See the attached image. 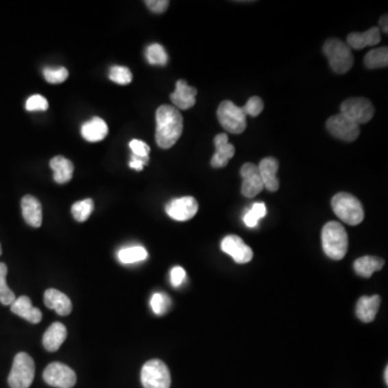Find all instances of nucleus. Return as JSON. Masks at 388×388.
<instances>
[{"mask_svg": "<svg viewBox=\"0 0 388 388\" xmlns=\"http://www.w3.org/2000/svg\"><path fill=\"white\" fill-rule=\"evenodd\" d=\"M108 134V125L104 120L94 117L86 122L81 127V135L90 142H97L104 140Z\"/></svg>", "mask_w": 388, "mask_h": 388, "instance_id": "21", "label": "nucleus"}, {"mask_svg": "<svg viewBox=\"0 0 388 388\" xmlns=\"http://www.w3.org/2000/svg\"><path fill=\"white\" fill-rule=\"evenodd\" d=\"M94 209V202L92 198H86L83 201H79L71 207V214L74 218L79 222H84L89 219L92 211Z\"/></svg>", "mask_w": 388, "mask_h": 388, "instance_id": "29", "label": "nucleus"}, {"mask_svg": "<svg viewBox=\"0 0 388 388\" xmlns=\"http://www.w3.org/2000/svg\"><path fill=\"white\" fill-rule=\"evenodd\" d=\"M43 77L49 83H62L68 78V70L65 67H59V68L47 67L43 69Z\"/></svg>", "mask_w": 388, "mask_h": 388, "instance_id": "34", "label": "nucleus"}, {"mask_svg": "<svg viewBox=\"0 0 388 388\" xmlns=\"http://www.w3.org/2000/svg\"><path fill=\"white\" fill-rule=\"evenodd\" d=\"M196 88L188 86L185 80H178L176 83V90L170 94V101L175 105V108L187 110L196 105Z\"/></svg>", "mask_w": 388, "mask_h": 388, "instance_id": "15", "label": "nucleus"}, {"mask_svg": "<svg viewBox=\"0 0 388 388\" xmlns=\"http://www.w3.org/2000/svg\"><path fill=\"white\" fill-rule=\"evenodd\" d=\"M67 337V329L61 322H53L43 335V346L49 352H56Z\"/></svg>", "mask_w": 388, "mask_h": 388, "instance_id": "20", "label": "nucleus"}, {"mask_svg": "<svg viewBox=\"0 0 388 388\" xmlns=\"http://www.w3.org/2000/svg\"><path fill=\"white\" fill-rule=\"evenodd\" d=\"M144 388H170L172 380L168 365L160 359L147 361L142 369Z\"/></svg>", "mask_w": 388, "mask_h": 388, "instance_id": "7", "label": "nucleus"}, {"mask_svg": "<svg viewBox=\"0 0 388 388\" xmlns=\"http://www.w3.org/2000/svg\"><path fill=\"white\" fill-rule=\"evenodd\" d=\"M380 41V29L372 27L365 33H352L348 36V46L361 50L368 46H376Z\"/></svg>", "mask_w": 388, "mask_h": 388, "instance_id": "24", "label": "nucleus"}, {"mask_svg": "<svg viewBox=\"0 0 388 388\" xmlns=\"http://www.w3.org/2000/svg\"><path fill=\"white\" fill-rule=\"evenodd\" d=\"M374 106L368 99L352 97L341 105V114L355 122L356 125H363L370 121L374 116Z\"/></svg>", "mask_w": 388, "mask_h": 388, "instance_id": "8", "label": "nucleus"}, {"mask_svg": "<svg viewBox=\"0 0 388 388\" xmlns=\"http://www.w3.org/2000/svg\"><path fill=\"white\" fill-rule=\"evenodd\" d=\"M43 301L50 310L55 311L61 316H67L73 311V303L70 299L67 297L66 294L60 290L53 289V288L46 290Z\"/></svg>", "mask_w": 388, "mask_h": 388, "instance_id": "17", "label": "nucleus"}, {"mask_svg": "<svg viewBox=\"0 0 388 388\" xmlns=\"http://www.w3.org/2000/svg\"><path fill=\"white\" fill-rule=\"evenodd\" d=\"M384 267L383 259L378 257L365 256L357 259L354 263V269L356 273L365 279L372 276L373 273L380 271Z\"/></svg>", "mask_w": 388, "mask_h": 388, "instance_id": "25", "label": "nucleus"}, {"mask_svg": "<svg viewBox=\"0 0 388 388\" xmlns=\"http://www.w3.org/2000/svg\"><path fill=\"white\" fill-rule=\"evenodd\" d=\"M148 163H149V157H140L132 155L129 165V168H133V170L140 172V170H144V166L147 165Z\"/></svg>", "mask_w": 388, "mask_h": 388, "instance_id": "40", "label": "nucleus"}, {"mask_svg": "<svg viewBox=\"0 0 388 388\" xmlns=\"http://www.w3.org/2000/svg\"><path fill=\"white\" fill-rule=\"evenodd\" d=\"M279 168V161L272 157H264L258 166L264 188H267L271 192H275L279 188V181L276 177Z\"/></svg>", "mask_w": 388, "mask_h": 388, "instance_id": "16", "label": "nucleus"}, {"mask_svg": "<svg viewBox=\"0 0 388 388\" xmlns=\"http://www.w3.org/2000/svg\"><path fill=\"white\" fill-rule=\"evenodd\" d=\"M246 116L243 107L236 106L231 101L221 103L217 112L220 125L232 134H242L246 129Z\"/></svg>", "mask_w": 388, "mask_h": 388, "instance_id": "6", "label": "nucleus"}, {"mask_svg": "<svg viewBox=\"0 0 388 388\" xmlns=\"http://www.w3.org/2000/svg\"><path fill=\"white\" fill-rule=\"evenodd\" d=\"M22 214L26 224L34 228H39L42 224V206L35 196H25L21 202Z\"/></svg>", "mask_w": 388, "mask_h": 388, "instance_id": "19", "label": "nucleus"}, {"mask_svg": "<svg viewBox=\"0 0 388 388\" xmlns=\"http://www.w3.org/2000/svg\"><path fill=\"white\" fill-rule=\"evenodd\" d=\"M166 214L176 221H188L196 215L198 211V201L192 196H183L170 201L165 206Z\"/></svg>", "mask_w": 388, "mask_h": 388, "instance_id": "11", "label": "nucleus"}, {"mask_svg": "<svg viewBox=\"0 0 388 388\" xmlns=\"http://www.w3.org/2000/svg\"><path fill=\"white\" fill-rule=\"evenodd\" d=\"M155 121V142L157 146L162 149L172 147L183 134V119L181 112L175 107L162 105L157 108Z\"/></svg>", "mask_w": 388, "mask_h": 388, "instance_id": "1", "label": "nucleus"}, {"mask_svg": "<svg viewBox=\"0 0 388 388\" xmlns=\"http://www.w3.org/2000/svg\"><path fill=\"white\" fill-rule=\"evenodd\" d=\"M221 250L231 256L234 261L240 264L247 263L254 256L250 247L237 235L226 236L221 242Z\"/></svg>", "mask_w": 388, "mask_h": 388, "instance_id": "12", "label": "nucleus"}, {"mask_svg": "<svg viewBox=\"0 0 388 388\" xmlns=\"http://www.w3.org/2000/svg\"><path fill=\"white\" fill-rule=\"evenodd\" d=\"M363 63H365V66L367 67V68L370 69L387 67L388 49L386 48V47H383V48L371 50V51L365 56Z\"/></svg>", "mask_w": 388, "mask_h": 388, "instance_id": "27", "label": "nucleus"}, {"mask_svg": "<svg viewBox=\"0 0 388 388\" xmlns=\"http://www.w3.org/2000/svg\"><path fill=\"white\" fill-rule=\"evenodd\" d=\"M11 307V312L24 318L31 324H38L42 320V313L37 307H33L31 300L26 296L16 298Z\"/></svg>", "mask_w": 388, "mask_h": 388, "instance_id": "18", "label": "nucleus"}, {"mask_svg": "<svg viewBox=\"0 0 388 388\" xmlns=\"http://www.w3.org/2000/svg\"><path fill=\"white\" fill-rule=\"evenodd\" d=\"M150 305L155 315H159V316L164 315L168 312V307H170V297L162 292H155L150 300Z\"/></svg>", "mask_w": 388, "mask_h": 388, "instance_id": "32", "label": "nucleus"}, {"mask_svg": "<svg viewBox=\"0 0 388 388\" xmlns=\"http://www.w3.org/2000/svg\"><path fill=\"white\" fill-rule=\"evenodd\" d=\"M129 148L133 151V155L140 157H149L150 147L145 142L138 140H133L129 142Z\"/></svg>", "mask_w": 388, "mask_h": 388, "instance_id": "37", "label": "nucleus"}, {"mask_svg": "<svg viewBox=\"0 0 388 388\" xmlns=\"http://www.w3.org/2000/svg\"><path fill=\"white\" fill-rule=\"evenodd\" d=\"M241 176L243 178L242 183V194L246 198H255L263 190L261 176L259 172L258 166L253 163H246L241 168Z\"/></svg>", "mask_w": 388, "mask_h": 388, "instance_id": "13", "label": "nucleus"}, {"mask_svg": "<svg viewBox=\"0 0 388 388\" xmlns=\"http://www.w3.org/2000/svg\"><path fill=\"white\" fill-rule=\"evenodd\" d=\"M109 79L116 83L127 86L133 80V75L127 67L114 65L109 69Z\"/></svg>", "mask_w": 388, "mask_h": 388, "instance_id": "33", "label": "nucleus"}, {"mask_svg": "<svg viewBox=\"0 0 388 388\" xmlns=\"http://www.w3.org/2000/svg\"><path fill=\"white\" fill-rule=\"evenodd\" d=\"M7 274H8V268L5 263L0 262V303H3V305H11L16 301V297L7 285Z\"/></svg>", "mask_w": 388, "mask_h": 388, "instance_id": "28", "label": "nucleus"}, {"mask_svg": "<svg viewBox=\"0 0 388 388\" xmlns=\"http://www.w3.org/2000/svg\"><path fill=\"white\" fill-rule=\"evenodd\" d=\"M185 279V271L181 267L172 268L170 271V283L172 286L179 287Z\"/></svg>", "mask_w": 388, "mask_h": 388, "instance_id": "39", "label": "nucleus"}, {"mask_svg": "<svg viewBox=\"0 0 388 388\" xmlns=\"http://www.w3.org/2000/svg\"><path fill=\"white\" fill-rule=\"evenodd\" d=\"M330 67L337 74H346L353 67L354 56L350 47L337 38H330L322 47Z\"/></svg>", "mask_w": 388, "mask_h": 388, "instance_id": "4", "label": "nucleus"}, {"mask_svg": "<svg viewBox=\"0 0 388 388\" xmlns=\"http://www.w3.org/2000/svg\"><path fill=\"white\" fill-rule=\"evenodd\" d=\"M43 380L48 385L56 388H73L77 382V376L68 365L53 363L43 371Z\"/></svg>", "mask_w": 388, "mask_h": 388, "instance_id": "9", "label": "nucleus"}, {"mask_svg": "<svg viewBox=\"0 0 388 388\" xmlns=\"http://www.w3.org/2000/svg\"><path fill=\"white\" fill-rule=\"evenodd\" d=\"M380 305V296L372 297H361L358 300L356 307V315L363 322H371L378 314V307Z\"/></svg>", "mask_w": 388, "mask_h": 388, "instance_id": "23", "label": "nucleus"}, {"mask_svg": "<svg viewBox=\"0 0 388 388\" xmlns=\"http://www.w3.org/2000/svg\"><path fill=\"white\" fill-rule=\"evenodd\" d=\"M267 215V207L264 203H255L249 209L248 213L244 216V224L248 228H255L258 224L259 220Z\"/></svg>", "mask_w": 388, "mask_h": 388, "instance_id": "31", "label": "nucleus"}, {"mask_svg": "<svg viewBox=\"0 0 388 388\" xmlns=\"http://www.w3.org/2000/svg\"><path fill=\"white\" fill-rule=\"evenodd\" d=\"M215 155L211 160V165L215 168H224L235 153V148L229 142L228 135L218 134L214 140Z\"/></svg>", "mask_w": 388, "mask_h": 388, "instance_id": "14", "label": "nucleus"}, {"mask_svg": "<svg viewBox=\"0 0 388 388\" xmlns=\"http://www.w3.org/2000/svg\"><path fill=\"white\" fill-rule=\"evenodd\" d=\"M380 28H382V31H383L384 33L387 34V14H385V16H382V18H380Z\"/></svg>", "mask_w": 388, "mask_h": 388, "instance_id": "41", "label": "nucleus"}, {"mask_svg": "<svg viewBox=\"0 0 388 388\" xmlns=\"http://www.w3.org/2000/svg\"><path fill=\"white\" fill-rule=\"evenodd\" d=\"M146 5L155 13H163L168 10L170 1L168 0H147Z\"/></svg>", "mask_w": 388, "mask_h": 388, "instance_id": "38", "label": "nucleus"}, {"mask_svg": "<svg viewBox=\"0 0 388 388\" xmlns=\"http://www.w3.org/2000/svg\"><path fill=\"white\" fill-rule=\"evenodd\" d=\"M148 258V253L145 247L140 245L125 247L120 249L118 253V259L123 264L138 263V262L145 261Z\"/></svg>", "mask_w": 388, "mask_h": 388, "instance_id": "26", "label": "nucleus"}, {"mask_svg": "<svg viewBox=\"0 0 388 388\" xmlns=\"http://www.w3.org/2000/svg\"><path fill=\"white\" fill-rule=\"evenodd\" d=\"M331 207L335 215L350 226H357L365 218L361 201L350 193H337L331 200Z\"/></svg>", "mask_w": 388, "mask_h": 388, "instance_id": "3", "label": "nucleus"}, {"mask_svg": "<svg viewBox=\"0 0 388 388\" xmlns=\"http://www.w3.org/2000/svg\"><path fill=\"white\" fill-rule=\"evenodd\" d=\"M146 59L151 65L164 66L168 62V55L159 43H153L146 49Z\"/></svg>", "mask_w": 388, "mask_h": 388, "instance_id": "30", "label": "nucleus"}, {"mask_svg": "<svg viewBox=\"0 0 388 388\" xmlns=\"http://www.w3.org/2000/svg\"><path fill=\"white\" fill-rule=\"evenodd\" d=\"M326 127L330 134L344 142H354L361 134L359 125H356L355 122L345 117L342 114H335L333 117H330L326 123Z\"/></svg>", "mask_w": 388, "mask_h": 388, "instance_id": "10", "label": "nucleus"}, {"mask_svg": "<svg viewBox=\"0 0 388 388\" xmlns=\"http://www.w3.org/2000/svg\"><path fill=\"white\" fill-rule=\"evenodd\" d=\"M263 107L262 99L259 96H254L249 99L247 104L243 107V109L244 112H246V114H249L251 117H257L261 114Z\"/></svg>", "mask_w": 388, "mask_h": 388, "instance_id": "36", "label": "nucleus"}, {"mask_svg": "<svg viewBox=\"0 0 388 388\" xmlns=\"http://www.w3.org/2000/svg\"><path fill=\"white\" fill-rule=\"evenodd\" d=\"M322 249L333 260H341L348 253V237L344 227L337 221H330L322 228Z\"/></svg>", "mask_w": 388, "mask_h": 388, "instance_id": "2", "label": "nucleus"}, {"mask_svg": "<svg viewBox=\"0 0 388 388\" xmlns=\"http://www.w3.org/2000/svg\"><path fill=\"white\" fill-rule=\"evenodd\" d=\"M35 378V363L28 354L21 352L13 361L8 383L11 388L31 387Z\"/></svg>", "mask_w": 388, "mask_h": 388, "instance_id": "5", "label": "nucleus"}, {"mask_svg": "<svg viewBox=\"0 0 388 388\" xmlns=\"http://www.w3.org/2000/svg\"><path fill=\"white\" fill-rule=\"evenodd\" d=\"M385 383L388 384V368L386 367L385 369Z\"/></svg>", "mask_w": 388, "mask_h": 388, "instance_id": "42", "label": "nucleus"}, {"mask_svg": "<svg viewBox=\"0 0 388 388\" xmlns=\"http://www.w3.org/2000/svg\"><path fill=\"white\" fill-rule=\"evenodd\" d=\"M48 107V101L42 95H33L26 101V110L27 112H46Z\"/></svg>", "mask_w": 388, "mask_h": 388, "instance_id": "35", "label": "nucleus"}, {"mask_svg": "<svg viewBox=\"0 0 388 388\" xmlns=\"http://www.w3.org/2000/svg\"><path fill=\"white\" fill-rule=\"evenodd\" d=\"M3 254V249H1V245H0V256Z\"/></svg>", "mask_w": 388, "mask_h": 388, "instance_id": "43", "label": "nucleus"}, {"mask_svg": "<svg viewBox=\"0 0 388 388\" xmlns=\"http://www.w3.org/2000/svg\"><path fill=\"white\" fill-rule=\"evenodd\" d=\"M50 168L53 170V179L55 183L63 185L68 183L74 174V164L66 157L57 155L50 161Z\"/></svg>", "mask_w": 388, "mask_h": 388, "instance_id": "22", "label": "nucleus"}]
</instances>
